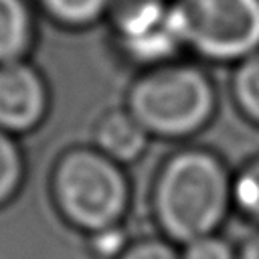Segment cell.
<instances>
[{
    "label": "cell",
    "mask_w": 259,
    "mask_h": 259,
    "mask_svg": "<svg viewBox=\"0 0 259 259\" xmlns=\"http://www.w3.org/2000/svg\"><path fill=\"white\" fill-rule=\"evenodd\" d=\"M229 182L221 164L204 152L176 156L164 170L156 208L164 231L182 243L212 235L225 217Z\"/></svg>",
    "instance_id": "cell-1"
},
{
    "label": "cell",
    "mask_w": 259,
    "mask_h": 259,
    "mask_svg": "<svg viewBox=\"0 0 259 259\" xmlns=\"http://www.w3.org/2000/svg\"><path fill=\"white\" fill-rule=\"evenodd\" d=\"M132 115L144 130L180 136L196 130L212 109V91L204 75L190 67L164 69L142 79L132 95Z\"/></svg>",
    "instance_id": "cell-2"
},
{
    "label": "cell",
    "mask_w": 259,
    "mask_h": 259,
    "mask_svg": "<svg viewBox=\"0 0 259 259\" xmlns=\"http://www.w3.org/2000/svg\"><path fill=\"white\" fill-rule=\"evenodd\" d=\"M63 212L79 227L101 233L113 227L125 204V182L101 154L71 152L57 170Z\"/></svg>",
    "instance_id": "cell-3"
},
{
    "label": "cell",
    "mask_w": 259,
    "mask_h": 259,
    "mask_svg": "<svg viewBox=\"0 0 259 259\" xmlns=\"http://www.w3.org/2000/svg\"><path fill=\"white\" fill-rule=\"evenodd\" d=\"M184 42L214 59L253 55L259 47V0H182Z\"/></svg>",
    "instance_id": "cell-4"
},
{
    "label": "cell",
    "mask_w": 259,
    "mask_h": 259,
    "mask_svg": "<svg viewBox=\"0 0 259 259\" xmlns=\"http://www.w3.org/2000/svg\"><path fill=\"white\" fill-rule=\"evenodd\" d=\"M119 28L127 51L138 59H162L184 42L176 6L168 8L158 0L136 4L121 18Z\"/></svg>",
    "instance_id": "cell-5"
},
{
    "label": "cell",
    "mask_w": 259,
    "mask_h": 259,
    "mask_svg": "<svg viewBox=\"0 0 259 259\" xmlns=\"http://www.w3.org/2000/svg\"><path fill=\"white\" fill-rule=\"evenodd\" d=\"M45 89L36 73L18 63L0 67V125L30 127L42 113Z\"/></svg>",
    "instance_id": "cell-6"
},
{
    "label": "cell",
    "mask_w": 259,
    "mask_h": 259,
    "mask_svg": "<svg viewBox=\"0 0 259 259\" xmlns=\"http://www.w3.org/2000/svg\"><path fill=\"white\" fill-rule=\"evenodd\" d=\"M97 140L101 148L121 160H130L140 154L146 144V132L134 115L111 113L99 125Z\"/></svg>",
    "instance_id": "cell-7"
},
{
    "label": "cell",
    "mask_w": 259,
    "mask_h": 259,
    "mask_svg": "<svg viewBox=\"0 0 259 259\" xmlns=\"http://www.w3.org/2000/svg\"><path fill=\"white\" fill-rule=\"evenodd\" d=\"M28 40V16L20 0H0V61L10 63Z\"/></svg>",
    "instance_id": "cell-8"
},
{
    "label": "cell",
    "mask_w": 259,
    "mask_h": 259,
    "mask_svg": "<svg viewBox=\"0 0 259 259\" xmlns=\"http://www.w3.org/2000/svg\"><path fill=\"white\" fill-rule=\"evenodd\" d=\"M235 95L243 111L259 121V53L247 57L235 77Z\"/></svg>",
    "instance_id": "cell-9"
},
{
    "label": "cell",
    "mask_w": 259,
    "mask_h": 259,
    "mask_svg": "<svg viewBox=\"0 0 259 259\" xmlns=\"http://www.w3.org/2000/svg\"><path fill=\"white\" fill-rule=\"evenodd\" d=\"M233 192L237 204L249 217L259 221V162L245 168V172L237 178Z\"/></svg>",
    "instance_id": "cell-10"
},
{
    "label": "cell",
    "mask_w": 259,
    "mask_h": 259,
    "mask_svg": "<svg viewBox=\"0 0 259 259\" xmlns=\"http://www.w3.org/2000/svg\"><path fill=\"white\" fill-rule=\"evenodd\" d=\"M45 2L55 16L75 24L95 18L105 4V0H45Z\"/></svg>",
    "instance_id": "cell-11"
},
{
    "label": "cell",
    "mask_w": 259,
    "mask_h": 259,
    "mask_svg": "<svg viewBox=\"0 0 259 259\" xmlns=\"http://www.w3.org/2000/svg\"><path fill=\"white\" fill-rule=\"evenodd\" d=\"M20 178V158L14 144L0 134V202L12 194Z\"/></svg>",
    "instance_id": "cell-12"
},
{
    "label": "cell",
    "mask_w": 259,
    "mask_h": 259,
    "mask_svg": "<svg viewBox=\"0 0 259 259\" xmlns=\"http://www.w3.org/2000/svg\"><path fill=\"white\" fill-rule=\"evenodd\" d=\"M180 259H237V251H233L227 241L214 235H206L186 243L184 255Z\"/></svg>",
    "instance_id": "cell-13"
},
{
    "label": "cell",
    "mask_w": 259,
    "mask_h": 259,
    "mask_svg": "<svg viewBox=\"0 0 259 259\" xmlns=\"http://www.w3.org/2000/svg\"><path fill=\"white\" fill-rule=\"evenodd\" d=\"M119 259H180L172 247L162 241H142L130 247Z\"/></svg>",
    "instance_id": "cell-14"
},
{
    "label": "cell",
    "mask_w": 259,
    "mask_h": 259,
    "mask_svg": "<svg viewBox=\"0 0 259 259\" xmlns=\"http://www.w3.org/2000/svg\"><path fill=\"white\" fill-rule=\"evenodd\" d=\"M237 259H259V235L247 239L237 251Z\"/></svg>",
    "instance_id": "cell-15"
}]
</instances>
